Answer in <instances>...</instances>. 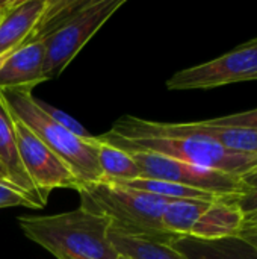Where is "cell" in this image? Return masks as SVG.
Masks as SVG:
<instances>
[{
    "label": "cell",
    "instance_id": "obj_16",
    "mask_svg": "<svg viewBox=\"0 0 257 259\" xmlns=\"http://www.w3.org/2000/svg\"><path fill=\"white\" fill-rule=\"evenodd\" d=\"M97 159L101 171L100 182L118 184L141 178V170L130 156V153L100 140L97 146Z\"/></svg>",
    "mask_w": 257,
    "mask_h": 259
},
{
    "label": "cell",
    "instance_id": "obj_1",
    "mask_svg": "<svg viewBox=\"0 0 257 259\" xmlns=\"http://www.w3.org/2000/svg\"><path fill=\"white\" fill-rule=\"evenodd\" d=\"M18 225L29 240L56 259L118 258L111 243L112 223L82 206L55 215L20 217Z\"/></svg>",
    "mask_w": 257,
    "mask_h": 259
},
{
    "label": "cell",
    "instance_id": "obj_6",
    "mask_svg": "<svg viewBox=\"0 0 257 259\" xmlns=\"http://www.w3.org/2000/svg\"><path fill=\"white\" fill-rule=\"evenodd\" d=\"M141 170V178L179 184L206 191L218 199H235L242 193L239 176L186 164L153 152H127Z\"/></svg>",
    "mask_w": 257,
    "mask_h": 259
},
{
    "label": "cell",
    "instance_id": "obj_17",
    "mask_svg": "<svg viewBox=\"0 0 257 259\" xmlns=\"http://www.w3.org/2000/svg\"><path fill=\"white\" fill-rule=\"evenodd\" d=\"M115 185L126 187V188H130V190H136V191H142V193H148V194L159 196V197L170 199V200H176V199H198V200H211V202H214V200L218 199L214 194L206 193V191L194 190V188L183 187V185L173 184V182L148 179V178H138V179H133V181L118 182Z\"/></svg>",
    "mask_w": 257,
    "mask_h": 259
},
{
    "label": "cell",
    "instance_id": "obj_7",
    "mask_svg": "<svg viewBox=\"0 0 257 259\" xmlns=\"http://www.w3.org/2000/svg\"><path fill=\"white\" fill-rule=\"evenodd\" d=\"M244 80H257V38L214 61L174 73L167 80V88L211 90Z\"/></svg>",
    "mask_w": 257,
    "mask_h": 259
},
{
    "label": "cell",
    "instance_id": "obj_25",
    "mask_svg": "<svg viewBox=\"0 0 257 259\" xmlns=\"http://www.w3.org/2000/svg\"><path fill=\"white\" fill-rule=\"evenodd\" d=\"M9 55H11V53H9ZM9 55H5V56H0V67H2V65H3V62H5V61H6V58H8V56H9Z\"/></svg>",
    "mask_w": 257,
    "mask_h": 259
},
{
    "label": "cell",
    "instance_id": "obj_21",
    "mask_svg": "<svg viewBox=\"0 0 257 259\" xmlns=\"http://www.w3.org/2000/svg\"><path fill=\"white\" fill-rule=\"evenodd\" d=\"M217 124H224V126H235V127H244V129H253L257 131V108L251 111L239 112V114H232L220 118L212 120Z\"/></svg>",
    "mask_w": 257,
    "mask_h": 259
},
{
    "label": "cell",
    "instance_id": "obj_4",
    "mask_svg": "<svg viewBox=\"0 0 257 259\" xmlns=\"http://www.w3.org/2000/svg\"><path fill=\"white\" fill-rule=\"evenodd\" d=\"M98 140L124 152H153L186 164L233 176H241L257 167V155L233 152L206 138L161 135L123 137L108 131L106 134L98 135Z\"/></svg>",
    "mask_w": 257,
    "mask_h": 259
},
{
    "label": "cell",
    "instance_id": "obj_12",
    "mask_svg": "<svg viewBox=\"0 0 257 259\" xmlns=\"http://www.w3.org/2000/svg\"><path fill=\"white\" fill-rule=\"evenodd\" d=\"M164 241L188 259H257V249L244 238L201 240L191 235H165Z\"/></svg>",
    "mask_w": 257,
    "mask_h": 259
},
{
    "label": "cell",
    "instance_id": "obj_14",
    "mask_svg": "<svg viewBox=\"0 0 257 259\" xmlns=\"http://www.w3.org/2000/svg\"><path fill=\"white\" fill-rule=\"evenodd\" d=\"M164 237H136L111 231V243L118 255L130 259H188L170 247Z\"/></svg>",
    "mask_w": 257,
    "mask_h": 259
},
{
    "label": "cell",
    "instance_id": "obj_9",
    "mask_svg": "<svg viewBox=\"0 0 257 259\" xmlns=\"http://www.w3.org/2000/svg\"><path fill=\"white\" fill-rule=\"evenodd\" d=\"M48 0H8L0 17V56L33 39Z\"/></svg>",
    "mask_w": 257,
    "mask_h": 259
},
{
    "label": "cell",
    "instance_id": "obj_27",
    "mask_svg": "<svg viewBox=\"0 0 257 259\" xmlns=\"http://www.w3.org/2000/svg\"><path fill=\"white\" fill-rule=\"evenodd\" d=\"M6 3H8V0H6ZM5 6H6V5H5ZM5 6H3V8L0 9V17H2V14H3V9H5Z\"/></svg>",
    "mask_w": 257,
    "mask_h": 259
},
{
    "label": "cell",
    "instance_id": "obj_8",
    "mask_svg": "<svg viewBox=\"0 0 257 259\" xmlns=\"http://www.w3.org/2000/svg\"><path fill=\"white\" fill-rule=\"evenodd\" d=\"M14 129L23 167L35 188L45 199L55 188H71L76 191L80 188V182L73 171L47 146H44L29 127L14 118Z\"/></svg>",
    "mask_w": 257,
    "mask_h": 259
},
{
    "label": "cell",
    "instance_id": "obj_23",
    "mask_svg": "<svg viewBox=\"0 0 257 259\" xmlns=\"http://www.w3.org/2000/svg\"><path fill=\"white\" fill-rule=\"evenodd\" d=\"M0 184L12 185V182H11V179H9L8 173H6V171H5V168L2 167V164H0ZM12 187H14V185H12Z\"/></svg>",
    "mask_w": 257,
    "mask_h": 259
},
{
    "label": "cell",
    "instance_id": "obj_13",
    "mask_svg": "<svg viewBox=\"0 0 257 259\" xmlns=\"http://www.w3.org/2000/svg\"><path fill=\"white\" fill-rule=\"evenodd\" d=\"M245 217L232 199H217L191 231V237L201 240H220L238 237L244 228Z\"/></svg>",
    "mask_w": 257,
    "mask_h": 259
},
{
    "label": "cell",
    "instance_id": "obj_10",
    "mask_svg": "<svg viewBox=\"0 0 257 259\" xmlns=\"http://www.w3.org/2000/svg\"><path fill=\"white\" fill-rule=\"evenodd\" d=\"M45 42L32 39L12 52L0 67V90L30 88L45 82Z\"/></svg>",
    "mask_w": 257,
    "mask_h": 259
},
{
    "label": "cell",
    "instance_id": "obj_26",
    "mask_svg": "<svg viewBox=\"0 0 257 259\" xmlns=\"http://www.w3.org/2000/svg\"><path fill=\"white\" fill-rule=\"evenodd\" d=\"M117 259H130V258H127V256H124V255H118V258Z\"/></svg>",
    "mask_w": 257,
    "mask_h": 259
},
{
    "label": "cell",
    "instance_id": "obj_19",
    "mask_svg": "<svg viewBox=\"0 0 257 259\" xmlns=\"http://www.w3.org/2000/svg\"><path fill=\"white\" fill-rule=\"evenodd\" d=\"M36 103H38V106L50 117V118H53L56 123H59L64 129H67L70 134H73V135H76V137H79V138H82V140H94L95 138V135H92V134H89L74 117H71V115H68L67 112H64L62 109H58V108H55V106H52V105H48V103H45V102H42V100H39V99H36Z\"/></svg>",
    "mask_w": 257,
    "mask_h": 259
},
{
    "label": "cell",
    "instance_id": "obj_18",
    "mask_svg": "<svg viewBox=\"0 0 257 259\" xmlns=\"http://www.w3.org/2000/svg\"><path fill=\"white\" fill-rule=\"evenodd\" d=\"M239 182L242 185V193L232 200L241 209L245 220H248L257 214V167L242 173Z\"/></svg>",
    "mask_w": 257,
    "mask_h": 259
},
{
    "label": "cell",
    "instance_id": "obj_15",
    "mask_svg": "<svg viewBox=\"0 0 257 259\" xmlns=\"http://www.w3.org/2000/svg\"><path fill=\"white\" fill-rule=\"evenodd\" d=\"M211 200H170L162 212V228L167 235H189L197 220L209 208Z\"/></svg>",
    "mask_w": 257,
    "mask_h": 259
},
{
    "label": "cell",
    "instance_id": "obj_11",
    "mask_svg": "<svg viewBox=\"0 0 257 259\" xmlns=\"http://www.w3.org/2000/svg\"><path fill=\"white\" fill-rule=\"evenodd\" d=\"M0 164L8 173L12 185L20 190L29 202L35 206V209L44 208L47 199L35 188L32 181L29 179L17 144V135L14 129V118L0 94Z\"/></svg>",
    "mask_w": 257,
    "mask_h": 259
},
{
    "label": "cell",
    "instance_id": "obj_22",
    "mask_svg": "<svg viewBox=\"0 0 257 259\" xmlns=\"http://www.w3.org/2000/svg\"><path fill=\"white\" fill-rule=\"evenodd\" d=\"M239 237L248 241L251 246H254L257 249V228H242V231L239 232Z\"/></svg>",
    "mask_w": 257,
    "mask_h": 259
},
{
    "label": "cell",
    "instance_id": "obj_20",
    "mask_svg": "<svg viewBox=\"0 0 257 259\" xmlns=\"http://www.w3.org/2000/svg\"><path fill=\"white\" fill-rule=\"evenodd\" d=\"M15 206H24V208H32L35 206L29 202V199L15 187L0 184V209L3 208H15Z\"/></svg>",
    "mask_w": 257,
    "mask_h": 259
},
{
    "label": "cell",
    "instance_id": "obj_5",
    "mask_svg": "<svg viewBox=\"0 0 257 259\" xmlns=\"http://www.w3.org/2000/svg\"><path fill=\"white\" fill-rule=\"evenodd\" d=\"M126 3V0H88L55 32L44 38L47 80L58 77L85 44Z\"/></svg>",
    "mask_w": 257,
    "mask_h": 259
},
{
    "label": "cell",
    "instance_id": "obj_2",
    "mask_svg": "<svg viewBox=\"0 0 257 259\" xmlns=\"http://www.w3.org/2000/svg\"><path fill=\"white\" fill-rule=\"evenodd\" d=\"M0 94L11 115L29 127L32 134L73 171L80 185L101 181L97 159L98 137L94 140H82L70 134L38 106L33 90L30 88L0 90Z\"/></svg>",
    "mask_w": 257,
    "mask_h": 259
},
{
    "label": "cell",
    "instance_id": "obj_3",
    "mask_svg": "<svg viewBox=\"0 0 257 259\" xmlns=\"http://www.w3.org/2000/svg\"><path fill=\"white\" fill-rule=\"evenodd\" d=\"M80 206L106 217L112 231L136 237H164L162 212L170 202L159 196L108 182L80 185Z\"/></svg>",
    "mask_w": 257,
    "mask_h": 259
},
{
    "label": "cell",
    "instance_id": "obj_24",
    "mask_svg": "<svg viewBox=\"0 0 257 259\" xmlns=\"http://www.w3.org/2000/svg\"><path fill=\"white\" fill-rule=\"evenodd\" d=\"M244 228H257V214L254 217L244 222Z\"/></svg>",
    "mask_w": 257,
    "mask_h": 259
}]
</instances>
